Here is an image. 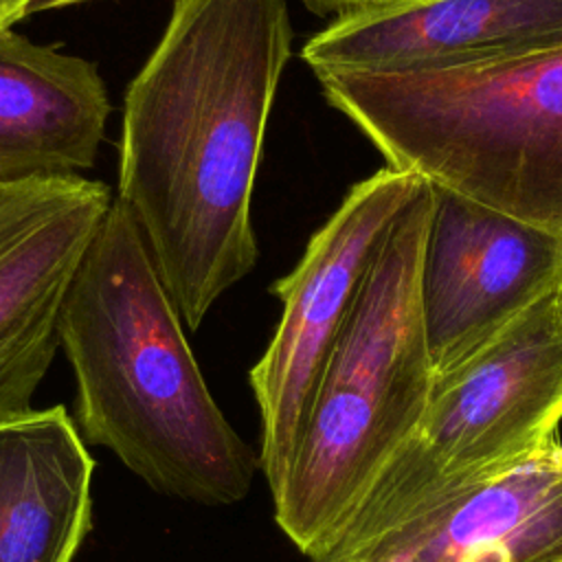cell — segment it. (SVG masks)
Masks as SVG:
<instances>
[{"label":"cell","instance_id":"obj_8","mask_svg":"<svg viewBox=\"0 0 562 562\" xmlns=\"http://www.w3.org/2000/svg\"><path fill=\"white\" fill-rule=\"evenodd\" d=\"M112 200L86 176L0 184V426L35 411L64 296Z\"/></svg>","mask_w":562,"mask_h":562},{"label":"cell","instance_id":"obj_15","mask_svg":"<svg viewBox=\"0 0 562 562\" xmlns=\"http://www.w3.org/2000/svg\"><path fill=\"white\" fill-rule=\"evenodd\" d=\"M83 2H92V0H37L33 7V13H42V11H53V9H66L72 4H83Z\"/></svg>","mask_w":562,"mask_h":562},{"label":"cell","instance_id":"obj_13","mask_svg":"<svg viewBox=\"0 0 562 562\" xmlns=\"http://www.w3.org/2000/svg\"><path fill=\"white\" fill-rule=\"evenodd\" d=\"M314 13H336L347 15L356 11H369V9H382V7H393V4H404L413 0H303Z\"/></svg>","mask_w":562,"mask_h":562},{"label":"cell","instance_id":"obj_6","mask_svg":"<svg viewBox=\"0 0 562 562\" xmlns=\"http://www.w3.org/2000/svg\"><path fill=\"white\" fill-rule=\"evenodd\" d=\"M426 180L384 167L356 182L310 237L299 263L270 285L281 301L279 325L250 367L261 417L259 465L270 494L299 446L316 384L395 220Z\"/></svg>","mask_w":562,"mask_h":562},{"label":"cell","instance_id":"obj_14","mask_svg":"<svg viewBox=\"0 0 562 562\" xmlns=\"http://www.w3.org/2000/svg\"><path fill=\"white\" fill-rule=\"evenodd\" d=\"M37 0H0V33L11 31L18 22L33 13Z\"/></svg>","mask_w":562,"mask_h":562},{"label":"cell","instance_id":"obj_7","mask_svg":"<svg viewBox=\"0 0 562 562\" xmlns=\"http://www.w3.org/2000/svg\"><path fill=\"white\" fill-rule=\"evenodd\" d=\"M419 294L435 373L562 288V237L430 184Z\"/></svg>","mask_w":562,"mask_h":562},{"label":"cell","instance_id":"obj_12","mask_svg":"<svg viewBox=\"0 0 562 562\" xmlns=\"http://www.w3.org/2000/svg\"><path fill=\"white\" fill-rule=\"evenodd\" d=\"M417 562H562V441L437 509Z\"/></svg>","mask_w":562,"mask_h":562},{"label":"cell","instance_id":"obj_4","mask_svg":"<svg viewBox=\"0 0 562 562\" xmlns=\"http://www.w3.org/2000/svg\"><path fill=\"white\" fill-rule=\"evenodd\" d=\"M314 77L389 167L562 237V46L452 70Z\"/></svg>","mask_w":562,"mask_h":562},{"label":"cell","instance_id":"obj_3","mask_svg":"<svg viewBox=\"0 0 562 562\" xmlns=\"http://www.w3.org/2000/svg\"><path fill=\"white\" fill-rule=\"evenodd\" d=\"M430 211L426 180L358 290L272 492L279 529L310 560L338 538L430 397L437 373L419 294Z\"/></svg>","mask_w":562,"mask_h":562},{"label":"cell","instance_id":"obj_9","mask_svg":"<svg viewBox=\"0 0 562 562\" xmlns=\"http://www.w3.org/2000/svg\"><path fill=\"white\" fill-rule=\"evenodd\" d=\"M562 46V0H413L334 18L301 48L312 72L452 70Z\"/></svg>","mask_w":562,"mask_h":562},{"label":"cell","instance_id":"obj_1","mask_svg":"<svg viewBox=\"0 0 562 562\" xmlns=\"http://www.w3.org/2000/svg\"><path fill=\"white\" fill-rule=\"evenodd\" d=\"M292 40L288 0H173L127 83L114 198L191 331L257 266L252 193Z\"/></svg>","mask_w":562,"mask_h":562},{"label":"cell","instance_id":"obj_10","mask_svg":"<svg viewBox=\"0 0 562 562\" xmlns=\"http://www.w3.org/2000/svg\"><path fill=\"white\" fill-rule=\"evenodd\" d=\"M110 112L97 64L0 33V184L92 169Z\"/></svg>","mask_w":562,"mask_h":562},{"label":"cell","instance_id":"obj_11","mask_svg":"<svg viewBox=\"0 0 562 562\" xmlns=\"http://www.w3.org/2000/svg\"><path fill=\"white\" fill-rule=\"evenodd\" d=\"M94 459L64 406L0 426V562H72L92 527Z\"/></svg>","mask_w":562,"mask_h":562},{"label":"cell","instance_id":"obj_5","mask_svg":"<svg viewBox=\"0 0 562 562\" xmlns=\"http://www.w3.org/2000/svg\"><path fill=\"white\" fill-rule=\"evenodd\" d=\"M560 424L562 288L435 375L417 426L327 551L367 544L450 507L538 457Z\"/></svg>","mask_w":562,"mask_h":562},{"label":"cell","instance_id":"obj_2","mask_svg":"<svg viewBox=\"0 0 562 562\" xmlns=\"http://www.w3.org/2000/svg\"><path fill=\"white\" fill-rule=\"evenodd\" d=\"M57 329L83 439L165 496L220 507L250 492L259 454L213 400L147 241L116 198L68 285Z\"/></svg>","mask_w":562,"mask_h":562}]
</instances>
